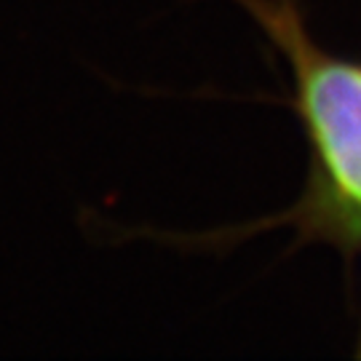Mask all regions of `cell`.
Listing matches in <instances>:
<instances>
[{"instance_id":"obj_1","label":"cell","mask_w":361,"mask_h":361,"mask_svg":"<svg viewBox=\"0 0 361 361\" xmlns=\"http://www.w3.org/2000/svg\"><path fill=\"white\" fill-rule=\"evenodd\" d=\"M292 70V104L313 153L310 190L292 214L302 233H361V62L310 38L297 0H233Z\"/></svg>"},{"instance_id":"obj_2","label":"cell","mask_w":361,"mask_h":361,"mask_svg":"<svg viewBox=\"0 0 361 361\" xmlns=\"http://www.w3.org/2000/svg\"><path fill=\"white\" fill-rule=\"evenodd\" d=\"M356 356L361 359V326H359V340H356Z\"/></svg>"}]
</instances>
